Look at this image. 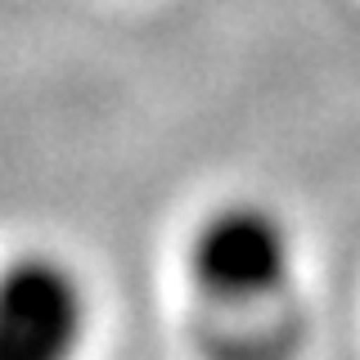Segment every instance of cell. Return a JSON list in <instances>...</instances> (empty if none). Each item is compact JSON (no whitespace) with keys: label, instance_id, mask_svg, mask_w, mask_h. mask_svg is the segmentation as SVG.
Listing matches in <instances>:
<instances>
[{"label":"cell","instance_id":"obj_1","mask_svg":"<svg viewBox=\"0 0 360 360\" xmlns=\"http://www.w3.org/2000/svg\"><path fill=\"white\" fill-rule=\"evenodd\" d=\"M90 329L86 284L59 257L0 270V360H77Z\"/></svg>","mask_w":360,"mask_h":360},{"label":"cell","instance_id":"obj_2","mask_svg":"<svg viewBox=\"0 0 360 360\" xmlns=\"http://www.w3.org/2000/svg\"><path fill=\"white\" fill-rule=\"evenodd\" d=\"M288 270V230L257 202H230L202 221L194 275L217 302H257Z\"/></svg>","mask_w":360,"mask_h":360}]
</instances>
